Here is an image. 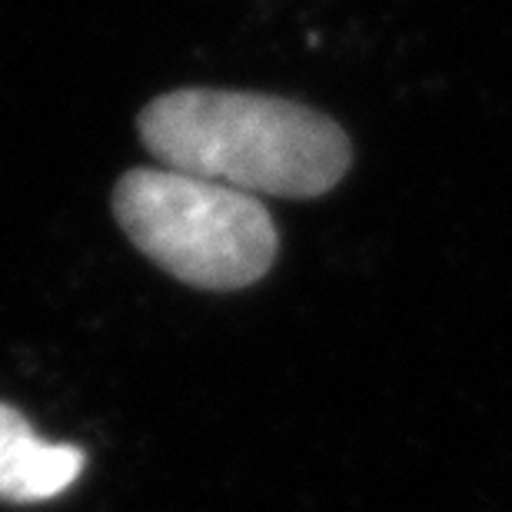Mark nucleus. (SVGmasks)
I'll return each instance as SVG.
<instances>
[{"label": "nucleus", "mask_w": 512, "mask_h": 512, "mask_svg": "<svg viewBox=\"0 0 512 512\" xmlns=\"http://www.w3.org/2000/svg\"><path fill=\"white\" fill-rule=\"evenodd\" d=\"M114 213L130 243L197 290L253 286L276 260V227L250 193L167 167L120 177Z\"/></svg>", "instance_id": "f03ea898"}, {"label": "nucleus", "mask_w": 512, "mask_h": 512, "mask_svg": "<svg viewBox=\"0 0 512 512\" xmlns=\"http://www.w3.org/2000/svg\"><path fill=\"white\" fill-rule=\"evenodd\" d=\"M84 463V449L44 443L24 413L0 403V499L20 506L47 503L77 483Z\"/></svg>", "instance_id": "7ed1b4c3"}, {"label": "nucleus", "mask_w": 512, "mask_h": 512, "mask_svg": "<svg viewBox=\"0 0 512 512\" xmlns=\"http://www.w3.org/2000/svg\"><path fill=\"white\" fill-rule=\"evenodd\" d=\"M137 127L167 170L250 197H323L353 160L346 133L320 110L243 90H173L143 107Z\"/></svg>", "instance_id": "f257e3e1"}]
</instances>
